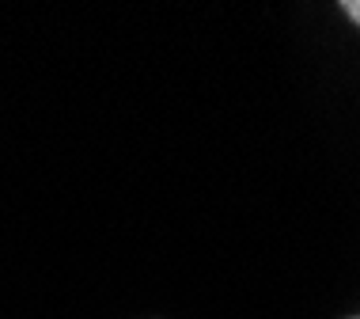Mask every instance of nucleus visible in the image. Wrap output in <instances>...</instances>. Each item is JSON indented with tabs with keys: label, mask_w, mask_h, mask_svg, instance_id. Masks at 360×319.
I'll use <instances>...</instances> for the list:
<instances>
[{
	"label": "nucleus",
	"mask_w": 360,
	"mask_h": 319,
	"mask_svg": "<svg viewBox=\"0 0 360 319\" xmlns=\"http://www.w3.org/2000/svg\"><path fill=\"white\" fill-rule=\"evenodd\" d=\"M342 12H345V15L360 27V0H342Z\"/></svg>",
	"instance_id": "f257e3e1"
},
{
	"label": "nucleus",
	"mask_w": 360,
	"mask_h": 319,
	"mask_svg": "<svg viewBox=\"0 0 360 319\" xmlns=\"http://www.w3.org/2000/svg\"><path fill=\"white\" fill-rule=\"evenodd\" d=\"M353 319H360V315H353Z\"/></svg>",
	"instance_id": "f03ea898"
}]
</instances>
